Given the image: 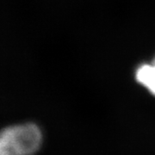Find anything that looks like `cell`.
<instances>
[{"label": "cell", "mask_w": 155, "mask_h": 155, "mask_svg": "<svg viewBox=\"0 0 155 155\" xmlns=\"http://www.w3.org/2000/svg\"><path fill=\"white\" fill-rule=\"evenodd\" d=\"M41 142L42 134L35 123L8 126L0 131V155H33Z\"/></svg>", "instance_id": "cell-1"}, {"label": "cell", "mask_w": 155, "mask_h": 155, "mask_svg": "<svg viewBox=\"0 0 155 155\" xmlns=\"http://www.w3.org/2000/svg\"><path fill=\"white\" fill-rule=\"evenodd\" d=\"M134 79L150 94L155 97V63L153 61L139 65L134 71Z\"/></svg>", "instance_id": "cell-2"}, {"label": "cell", "mask_w": 155, "mask_h": 155, "mask_svg": "<svg viewBox=\"0 0 155 155\" xmlns=\"http://www.w3.org/2000/svg\"><path fill=\"white\" fill-rule=\"evenodd\" d=\"M153 62H154V63H155V57H154V59L153 60Z\"/></svg>", "instance_id": "cell-3"}]
</instances>
